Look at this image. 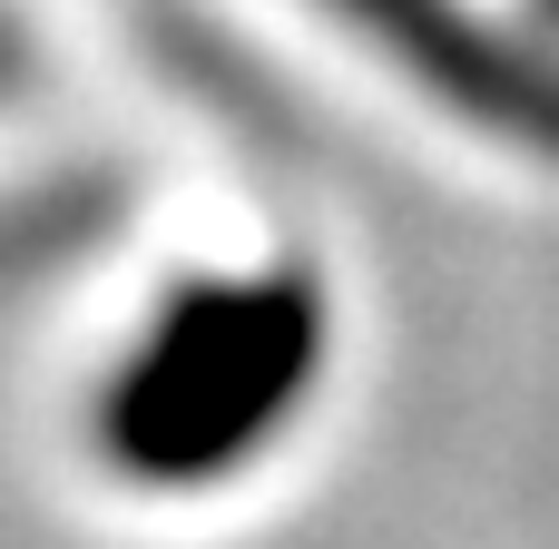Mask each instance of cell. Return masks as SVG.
Here are the masks:
<instances>
[{
	"instance_id": "cell-2",
	"label": "cell",
	"mask_w": 559,
	"mask_h": 549,
	"mask_svg": "<svg viewBox=\"0 0 559 549\" xmlns=\"http://www.w3.org/2000/svg\"><path fill=\"white\" fill-rule=\"evenodd\" d=\"M373 49H393L432 98H452L462 118L559 147V59L531 39H501L491 20H472L462 0H334Z\"/></svg>"
},
{
	"instance_id": "cell-1",
	"label": "cell",
	"mask_w": 559,
	"mask_h": 549,
	"mask_svg": "<svg viewBox=\"0 0 559 549\" xmlns=\"http://www.w3.org/2000/svg\"><path fill=\"white\" fill-rule=\"evenodd\" d=\"M324 295L295 265L177 285L88 403V442L138 491H206L246 472L324 383Z\"/></svg>"
}]
</instances>
